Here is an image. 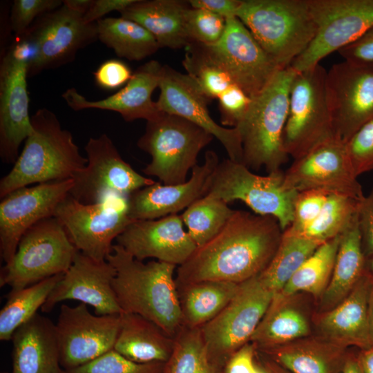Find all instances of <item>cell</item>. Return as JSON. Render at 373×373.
<instances>
[{
    "label": "cell",
    "instance_id": "cell-1",
    "mask_svg": "<svg viewBox=\"0 0 373 373\" xmlns=\"http://www.w3.org/2000/svg\"><path fill=\"white\" fill-rule=\"evenodd\" d=\"M283 233L271 216L234 210L221 231L179 266L177 285L206 280L243 283L267 267Z\"/></svg>",
    "mask_w": 373,
    "mask_h": 373
},
{
    "label": "cell",
    "instance_id": "cell-2",
    "mask_svg": "<svg viewBox=\"0 0 373 373\" xmlns=\"http://www.w3.org/2000/svg\"><path fill=\"white\" fill-rule=\"evenodd\" d=\"M106 260L115 270L113 287L122 312L140 315L175 338L183 326L173 276L176 265L159 260L144 263L117 244Z\"/></svg>",
    "mask_w": 373,
    "mask_h": 373
},
{
    "label": "cell",
    "instance_id": "cell-3",
    "mask_svg": "<svg viewBox=\"0 0 373 373\" xmlns=\"http://www.w3.org/2000/svg\"><path fill=\"white\" fill-rule=\"evenodd\" d=\"M32 131L10 171L0 181V197L32 184L73 179L88 160L71 133L62 128L56 115L38 109L31 117Z\"/></svg>",
    "mask_w": 373,
    "mask_h": 373
},
{
    "label": "cell",
    "instance_id": "cell-4",
    "mask_svg": "<svg viewBox=\"0 0 373 373\" xmlns=\"http://www.w3.org/2000/svg\"><path fill=\"white\" fill-rule=\"evenodd\" d=\"M296 74L291 67L279 70L269 84L251 98L237 128L242 145V164L249 169L280 170L289 156L283 148L291 86Z\"/></svg>",
    "mask_w": 373,
    "mask_h": 373
},
{
    "label": "cell",
    "instance_id": "cell-5",
    "mask_svg": "<svg viewBox=\"0 0 373 373\" xmlns=\"http://www.w3.org/2000/svg\"><path fill=\"white\" fill-rule=\"evenodd\" d=\"M236 16L281 68L290 66L317 32L308 0H242Z\"/></svg>",
    "mask_w": 373,
    "mask_h": 373
},
{
    "label": "cell",
    "instance_id": "cell-6",
    "mask_svg": "<svg viewBox=\"0 0 373 373\" xmlns=\"http://www.w3.org/2000/svg\"><path fill=\"white\" fill-rule=\"evenodd\" d=\"M213 137L189 120L162 112L146 121L145 131L137 141L138 147L151 157L142 172L164 184L183 183L189 170L197 165L200 151Z\"/></svg>",
    "mask_w": 373,
    "mask_h": 373
},
{
    "label": "cell",
    "instance_id": "cell-7",
    "mask_svg": "<svg viewBox=\"0 0 373 373\" xmlns=\"http://www.w3.org/2000/svg\"><path fill=\"white\" fill-rule=\"evenodd\" d=\"M77 251L59 220L44 218L22 236L12 260L1 269L0 287L20 289L64 274Z\"/></svg>",
    "mask_w": 373,
    "mask_h": 373
},
{
    "label": "cell",
    "instance_id": "cell-8",
    "mask_svg": "<svg viewBox=\"0 0 373 373\" xmlns=\"http://www.w3.org/2000/svg\"><path fill=\"white\" fill-rule=\"evenodd\" d=\"M298 193L285 186L281 170L259 175L242 163L225 159L216 168L206 195L227 204L240 200L256 214L275 218L284 231L293 221Z\"/></svg>",
    "mask_w": 373,
    "mask_h": 373
},
{
    "label": "cell",
    "instance_id": "cell-9",
    "mask_svg": "<svg viewBox=\"0 0 373 373\" xmlns=\"http://www.w3.org/2000/svg\"><path fill=\"white\" fill-rule=\"evenodd\" d=\"M326 74L319 64L296 72L292 82L283 148L294 160L334 137L325 96Z\"/></svg>",
    "mask_w": 373,
    "mask_h": 373
},
{
    "label": "cell",
    "instance_id": "cell-10",
    "mask_svg": "<svg viewBox=\"0 0 373 373\" xmlns=\"http://www.w3.org/2000/svg\"><path fill=\"white\" fill-rule=\"evenodd\" d=\"M276 294L261 282L258 275L239 284L227 305L200 327L211 361L229 358L251 340ZM227 364V363H226Z\"/></svg>",
    "mask_w": 373,
    "mask_h": 373
},
{
    "label": "cell",
    "instance_id": "cell-11",
    "mask_svg": "<svg viewBox=\"0 0 373 373\" xmlns=\"http://www.w3.org/2000/svg\"><path fill=\"white\" fill-rule=\"evenodd\" d=\"M53 216L75 248L97 261L106 260L113 240L135 221L128 216L127 198L115 195L96 203L83 204L68 194Z\"/></svg>",
    "mask_w": 373,
    "mask_h": 373
},
{
    "label": "cell",
    "instance_id": "cell-12",
    "mask_svg": "<svg viewBox=\"0 0 373 373\" xmlns=\"http://www.w3.org/2000/svg\"><path fill=\"white\" fill-rule=\"evenodd\" d=\"M30 50L28 77L71 62L77 52L98 39L97 23L64 3L38 18L19 37Z\"/></svg>",
    "mask_w": 373,
    "mask_h": 373
},
{
    "label": "cell",
    "instance_id": "cell-13",
    "mask_svg": "<svg viewBox=\"0 0 373 373\" xmlns=\"http://www.w3.org/2000/svg\"><path fill=\"white\" fill-rule=\"evenodd\" d=\"M308 4L317 32L307 49L292 61L291 67L296 72L319 64L373 26V0H308Z\"/></svg>",
    "mask_w": 373,
    "mask_h": 373
},
{
    "label": "cell",
    "instance_id": "cell-14",
    "mask_svg": "<svg viewBox=\"0 0 373 373\" xmlns=\"http://www.w3.org/2000/svg\"><path fill=\"white\" fill-rule=\"evenodd\" d=\"M325 88L334 137L347 143L373 119V62L345 60L333 65Z\"/></svg>",
    "mask_w": 373,
    "mask_h": 373
},
{
    "label": "cell",
    "instance_id": "cell-15",
    "mask_svg": "<svg viewBox=\"0 0 373 373\" xmlns=\"http://www.w3.org/2000/svg\"><path fill=\"white\" fill-rule=\"evenodd\" d=\"M84 150L88 162L73 178L68 193L81 203H96L111 195L127 198L134 191L155 182L126 162L106 134L90 137Z\"/></svg>",
    "mask_w": 373,
    "mask_h": 373
},
{
    "label": "cell",
    "instance_id": "cell-16",
    "mask_svg": "<svg viewBox=\"0 0 373 373\" xmlns=\"http://www.w3.org/2000/svg\"><path fill=\"white\" fill-rule=\"evenodd\" d=\"M198 44L250 98L258 95L283 69L236 17L227 19L225 31L218 41Z\"/></svg>",
    "mask_w": 373,
    "mask_h": 373
},
{
    "label": "cell",
    "instance_id": "cell-17",
    "mask_svg": "<svg viewBox=\"0 0 373 373\" xmlns=\"http://www.w3.org/2000/svg\"><path fill=\"white\" fill-rule=\"evenodd\" d=\"M120 314L97 315L88 305L62 304L55 324L61 365L66 371L86 364L114 348Z\"/></svg>",
    "mask_w": 373,
    "mask_h": 373
},
{
    "label": "cell",
    "instance_id": "cell-18",
    "mask_svg": "<svg viewBox=\"0 0 373 373\" xmlns=\"http://www.w3.org/2000/svg\"><path fill=\"white\" fill-rule=\"evenodd\" d=\"M285 186L296 192L321 190L361 201L364 195L346 143L332 137L294 160L285 173Z\"/></svg>",
    "mask_w": 373,
    "mask_h": 373
},
{
    "label": "cell",
    "instance_id": "cell-19",
    "mask_svg": "<svg viewBox=\"0 0 373 373\" xmlns=\"http://www.w3.org/2000/svg\"><path fill=\"white\" fill-rule=\"evenodd\" d=\"M27 77V56L14 41L0 64V156L6 164L16 162L21 144L32 131Z\"/></svg>",
    "mask_w": 373,
    "mask_h": 373
},
{
    "label": "cell",
    "instance_id": "cell-20",
    "mask_svg": "<svg viewBox=\"0 0 373 373\" xmlns=\"http://www.w3.org/2000/svg\"><path fill=\"white\" fill-rule=\"evenodd\" d=\"M73 185V179L41 183L18 189L1 198L0 251L5 265L12 260L23 233L39 221L53 216Z\"/></svg>",
    "mask_w": 373,
    "mask_h": 373
},
{
    "label": "cell",
    "instance_id": "cell-21",
    "mask_svg": "<svg viewBox=\"0 0 373 373\" xmlns=\"http://www.w3.org/2000/svg\"><path fill=\"white\" fill-rule=\"evenodd\" d=\"M158 87L160 94L156 103L160 111L181 117L202 128L219 140L229 160L242 163V145L237 128L219 125L212 119L208 110L211 99L187 74L164 65Z\"/></svg>",
    "mask_w": 373,
    "mask_h": 373
},
{
    "label": "cell",
    "instance_id": "cell-22",
    "mask_svg": "<svg viewBox=\"0 0 373 373\" xmlns=\"http://www.w3.org/2000/svg\"><path fill=\"white\" fill-rule=\"evenodd\" d=\"M115 276L106 260L97 261L78 251L41 309L49 312L59 303L75 300L92 306L97 315L122 314L113 287Z\"/></svg>",
    "mask_w": 373,
    "mask_h": 373
},
{
    "label": "cell",
    "instance_id": "cell-23",
    "mask_svg": "<svg viewBox=\"0 0 373 373\" xmlns=\"http://www.w3.org/2000/svg\"><path fill=\"white\" fill-rule=\"evenodd\" d=\"M183 224L177 214L135 220L117 238V244L138 260L153 258L180 266L197 248Z\"/></svg>",
    "mask_w": 373,
    "mask_h": 373
},
{
    "label": "cell",
    "instance_id": "cell-24",
    "mask_svg": "<svg viewBox=\"0 0 373 373\" xmlns=\"http://www.w3.org/2000/svg\"><path fill=\"white\" fill-rule=\"evenodd\" d=\"M213 151H207L202 164L195 166L189 180L173 185L160 182L138 189L127 198V209L133 220H155L176 214L206 195L212 175L219 164Z\"/></svg>",
    "mask_w": 373,
    "mask_h": 373
},
{
    "label": "cell",
    "instance_id": "cell-25",
    "mask_svg": "<svg viewBox=\"0 0 373 373\" xmlns=\"http://www.w3.org/2000/svg\"><path fill=\"white\" fill-rule=\"evenodd\" d=\"M162 66L155 60L145 63L137 68L121 90L100 100H88L74 88L67 89L62 97L74 111L107 110L119 113L127 122L139 119L149 121L162 113L151 97L159 86Z\"/></svg>",
    "mask_w": 373,
    "mask_h": 373
},
{
    "label": "cell",
    "instance_id": "cell-26",
    "mask_svg": "<svg viewBox=\"0 0 373 373\" xmlns=\"http://www.w3.org/2000/svg\"><path fill=\"white\" fill-rule=\"evenodd\" d=\"M11 373H61L55 324L36 314L12 335Z\"/></svg>",
    "mask_w": 373,
    "mask_h": 373
},
{
    "label": "cell",
    "instance_id": "cell-27",
    "mask_svg": "<svg viewBox=\"0 0 373 373\" xmlns=\"http://www.w3.org/2000/svg\"><path fill=\"white\" fill-rule=\"evenodd\" d=\"M372 285L373 277L366 271L348 296L321 318L322 332L336 345L372 347L368 307Z\"/></svg>",
    "mask_w": 373,
    "mask_h": 373
},
{
    "label": "cell",
    "instance_id": "cell-28",
    "mask_svg": "<svg viewBox=\"0 0 373 373\" xmlns=\"http://www.w3.org/2000/svg\"><path fill=\"white\" fill-rule=\"evenodd\" d=\"M189 6L178 0H136L121 11V17L135 21L156 39L160 48L188 47L191 41L185 28Z\"/></svg>",
    "mask_w": 373,
    "mask_h": 373
},
{
    "label": "cell",
    "instance_id": "cell-29",
    "mask_svg": "<svg viewBox=\"0 0 373 373\" xmlns=\"http://www.w3.org/2000/svg\"><path fill=\"white\" fill-rule=\"evenodd\" d=\"M121 322L114 350L139 363H167L175 338L153 322L135 314H120Z\"/></svg>",
    "mask_w": 373,
    "mask_h": 373
},
{
    "label": "cell",
    "instance_id": "cell-30",
    "mask_svg": "<svg viewBox=\"0 0 373 373\" xmlns=\"http://www.w3.org/2000/svg\"><path fill=\"white\" fill-rule=\"evenodd\" d=\"M357 213L341 235L329 282L323 293V304L333 307L352 291L366 273Z\"/></svg>",
    "mask_w": 373,
    "mask_h": 373
},
{
    "label": "cell",
    "instance_id": "cell-31",
    "mask_svg": "<svg viewBox=\"0 0 373 373\" xmlns=\"http://www.w3.org/2000/svg\"><path fill=\"white\" fill-rule=\"evenodd\" d=\"M239 284L206 280L178 285L183 325L201 327L231 301Z\"/></svg>",
    "mask_w": 373,
    "mask_h": 373
},
{
    "label": "cell",
    "instance_id": "cell-32",
    "mask_svg": "<svg viewBox=\"0 0 373 373\" xmlns=\"http://www.w3.org/2000/svg\"><path fill=\"white\" fill-rule=\"evenodd\" d=\"M98 39L119 57L140 61L154 54L160 46L142 26L124 17H106L96 22Z\"/></svg>",
    "mask_w": 373,
    "mask_h": 373
},
{
    "label": "cell",
    "instance_id": "cell-33",
    "mask_svg": "<svg viewBox=\"0 0 373 373\" xmlns=\"http://www.w3.org/2000/svg\"><path fill=\"white\" fill-rule=\"evenodd\" d=\"M64 274L44 279L28 287L12 290L0 311V340L12 339L15 332L41 308Z\"/></svg>",
    "mask_w": 373,
    "mask_h": 373
},
{
    "label": "cell",
    "instance_id": "cell-34",
    "mask_svg": "<svg viewBox=\"0 0 373 373\" xmlns=\"http://www.w3.org/2000/svg\"><path fill=\"white\" fill-rule=\"evenodd\" d=\"M322 244L283 231L278 249L258 276L276 295L279 294L300 265Z\"/></svg>",
    "mask_w": 373,
    "mask_h": 373
},
{
    "label": "cell",
    "instance_id": "cell-35",
    "mask_svg": "<svg viewBox=\"0 0 373 373\" xmlns=\"http://www.w3.org/2000/svg\"><path fill=\"white\" fill-rule=\"evenodd\" d=\"M271 353L290 373H341L346 358L338 348L312 344L284 346Z\"/></svg>",
    "mask_w": 373,
    "mask_h": 373
},
{
    "label": "cell",
    "instance_id": "cell-36",
    "mask_svg": "<svg viewBox=\"0 0 373 373\" xmlns=\"http://www.w3.org/2000/svg\"><path fill=\"white\" fill-rule=\"evenodd\" d=\"M341 235L321 245L300 265L278 294L287 298L299 291L324 293L332 276Z\"/></svg>",
    "mask_w": 373,
    "mask_h": 373
},
{
    "label": "cell",
    "instance_id": "cell-37",
    "mask_svg": "<svg viewBox=\"0 0 373 373\" xmlns=\"http://www.w3.org/2000/svg\"><path fill=\"white\" fill-rule=\"evenodd\" d=\"M308 332L304 315L296 308L281 305L276 295L250 341L270 347L298 339Z\"/></svg>",
    "mask_w": 373,
    "mask_h": 373
},
{
    "label": "cell",
    "instance_id": "cell-38",
    "mask_svg": "<svg viewBox=\"0 0 373 373\" xmlns=\"http://www.w3.org/2000/svg\"><path fill=\"white\" fill-rule=\"evenodd\" d=\"M359 201L345 195H329L318 216L296 233H287L317 242L329 241L345 230L357 213Z\"/></svg>",
    "mask_w": 373,
    "mask_h": 373
},
{
    "label": "cell",
    "instance_id": "cell-39",
    "mask_svg": "<svg viewBox=\"0 0 373 373\" xmlns=\"http://www.w3.org/2000/svg\"><path fill=\"white\" fill-rule=\"evenodd\" d=\"M233 211L223 200L205 195L188 207L181 218L189 235L198 247L221 231Z\"/></svg>",
    "mask_w": 373,
    "mask_h": 373
},
{
    "label": "cell",
    "instance_id": "cell-40",
    "mask_svg": "<svg viewBox=\"0 0 373 373\" xmlns=\"http://www.w3.org/2000/svg\"><path fill=\"white\" fill-rule=\"evenodd\" d=\"M174 338L165 373H220L209 358L200 327L183 325Z\"/></svg>",
    "mask_w": 373,
    "mask_h": 373
},
{
    "label": "cell",
    "instance_id": "cell-41",
    "mask_svg": "<svg viewBox=\"0 0 373 373\" xmlns=\"http://www.w3.org/2000/svg\"><path fill=\"white\" fill-rule=\"evenodd\" d=\"M184 55L182 65L186 74L210 99L218 97L236 84L228 73L213 61L197 43L193 42Z\"/></svg>",
    "mask_w": 373,
    "mask_h": 373
},
{
    "label": "cell",
    "instance_id": "cell-42",
    "mask_svg": "<svg viewBox=\"0 0 373 373\" xmlns=\"http://www.w3.org/2000/svg\"><path fill=\"white\" fill-rule=\"evenodd\" d=\"M166 363H139L123 356L114 349L68 373H165Z\"/></svg>",
    "mask_w": 373,
    "mask_h": 373
},
{
    "label": "cell",
    "instance_id": "cell-43",
    "mask_svg": "<svg viewBox=\"0 0 373 373\" xmlns=\"http://www.w3.org/2000/svg\"><path fill=\"white\" fill-rule=\"evenodd\" d=\"M227 19L202 8L189 7L185 13V28L191 43L210 45L222 37Z\"/></svg>",
    "mask_w": 373,
    "mask_h": 373
},
{
    "label": "cell",
    "instance_id": "cell-44",
    "mask_svg": "<svg viewBox=\"0 0 373 373\" xmlns=\"http://www.w3.org/2000/svg\"><path fill=\"white\" fill-rule=\"evenodd\" d=\"M62 4L61 0H15L10 17L11 30L16 37L23 35L38 18Z\"/></svg>",
    "mask_w": 373,
    "mask_h": 373
},
{
    "label": "cell",
    "instance_id": "cell-45",
    "mask_svg": "<svg viewBox=\"0 0 373 373\" xmlns=\"http://www.w3.org/2000/svg\"><path fill=\"white\" fill-rule=\"evenodd\" d=\"M355 175L373 171V119L358 129L346 143Z\"/></svg>",
    "mask_w": 373,
    "mask_h": 373
},
{
    "label": "cell",
    "instance_id": "cell-46",
    "mask_svg": "<svg viewBox=\"0 0 373 373\" xmlns=\"http://www.w3.org/2000/svg\"><path fill=\"white\" fill-rule=\"evenodd\" d=\"M329 195L321 190L298 192L294 204L293 221L285 230L296 233L308 226L318 216Z\"/></svg>",
    "mask_w": 373,
    "mask_h": 373
},
{
    "label": "cell",
    "instance_id": "cell-47",
    "mask_svg": "<svg viewBox=\"0 0 373 373\" xmlns=\"http://www.w3.org/2000/svg\"><path fill=\"white\" fill-rule=\"evenodd\" d=\"M219 111L222 126L235 128L247 113L251 102L236 84L231 86L219 97Z\"/></svg>",
    "mask_w": 373,
    "mask_h": 373
},
{
    "label": "cell",
    "instance_id": "cell-48",
    "mask_svg": "<svg viewBox=\"0 0 373 373\" xmlns=\"http://www.w3.org/2000/svg\"><path fill=\"white\" fill-rule=\"evenodd\" d=\"M131 68L122 61L111 59L102 63L94 73L96 84L106 90L126 85L132 77Z\"/></svg>",
    "mask_w": 373,
    "mask_h": 373
},
{
    "label": "cell",
    "instance_id": "cell-49",
    "mask_svg": "<svg viewBox=\"0 0 373 373\" xmlns=\"http://www.w3.org/2000/svg\"><path fill=\"white\" fill-rule=\"evenodd\" d=\"M357 216L363 251L367 258L373 254V188L358 202Z\"/></svg>",
    "mask_w": 373,
    "mask_h": 373
},
{
    "label": "cell",
    "instance_id": "cell-50",
    "mask_svg": "<svg viewBox=\"0 0 373 373\" xmlns=\"http://www.w3.org/2000/svg\"><path fill=\"white\" fill-rule=\"evenodd\" d=\"M338 52L347 61L373 62V26L357 40Z\"/></svg>",
    "mask_w": 373,
    "mask_h": 373
},
{
    "label": "cell",
    "instance_id": "cell-51",
    "mask_svg": "<svg viewBox=\"0 0 373 373\" xmlns=\"http://www.w3.org/2000/svg\"><path fill=\"white\" fill-rule=\"evenodd\" d=\"M226 373H262L254 363V348L247 343L238 350L226 364Z\"/></svg>",
    "mask_w": 373,
    "mask_h": 373
},
{
    "label": "cell",
    "instance_id": "cell-52",
    "mask_svg": "<svg viewBox=\"0 0 373 373\" xmlns=\"http://www.w3.org/2000/svg\"><path fill=\"white\" fill-rule=\"evenodd\" d=\"M136 0H93V2L84 15L86 23H95L102 19L105 15L117 10L121 12L133 3Z\"/></svg>",
    "mask_w": 373,
    "mask_h": 373
},
{
    "label": "cell",
    "instance_id": "cell-53",
    "mask_svg": "<svg viewBox=\"0 0 373 373\" xmlns=\"http://www.w3.org/2000/svg\"><path fill=\"white\" fill-rule=\"evenodd\" d=\"M242 1V0H241ZM240 0H190L191 7L207 10L225 19L236 17Z\"/></svg>",
    "mask_w": 373,
    "mask_h": 373
},
{
    "label": "cell",
    "instance_id": "cell-54",
    "mask_svg": "<svg viewBox=\"0 0 373 373\" xmlns=\"http://www.w3.org/2000/svg\"><path fill=\"white\" fill-rule=\"evenodd\" d=\"M358 361L363 373H373V346L361 350L357 354Z\"/></svg>",
    "mask_w": 373,
    "mask_h": 373
},
{
    "label": "cell",
    "instance_id": "cell-55",
    "mask_svg": "<svg viewBox=\"0 0 373 373\" xmlns=\"http://www.w3.org/2000/svg\"><path fill=\"white\" fill-rule=\"evenodd\" d=\"M93 0H64L63 3L70 9L85 15L89 9Z\"/></svg>",
    "mask_w": 373,
    "mask_h": 373
},
{
    "label": "cell",
    "instance_id": "cell-56",
    "mask_svg": "<svg viewBox=\"0 0 373 373\" xmlns=\"http://www.w3.org/2000/svg\"><path fill=\"white\" fill-rule=\"evenodd\" d=\"M341 373H363L359 365L357 355H347Z\"/></svg>",
    "mask_w": 373,
    "mask_h": 373
},
{
    "label": "cell",
    "instance_id": "cell-57",
    "mask_svg": "<svg viewBox=\"0 0 373 373\" xmlns=\"http://www.w3.org/2000/svg\"><path fill=\"white\" fill-rule=\"evenodd\" d=\"M368 320H369V331H370V337L372 344L373 346V285L372 287L370 299H369V307H368Z\"/></svg>",
    "mask_w": 373,
    "mask_h": 373
},
{
    "label": "cell",
    "instance_id": "cell-58",
    "mask_svg": "<svg viewBox=\"0 0 373 373\" xmlns=\"http://www.w3.org/2000/svg\"><path fill=\"white\" fill-rule=\"evenodd\" d=\"M265 370L267 373H290L276 363L269 365Z\"/></svg>",
    "mask_w": 373,
    "mask_h": 373
},
{
    "label": "cell",
    "instance_id": "cell-59",
    "mask_svg": "<svg viewBox=\"0 0 373 373\" xmlns=\"http://www.w3.org/2000/svg\"><path fill=\"white\" fill-rule=\"evenodd\" d=\"M366 270L373 277V254L366 258Z\"/></svg>",
    "mask_w": 373,
    "mask_h": 373
},
{
    "label": "cell",
    "instance_id": "cell-60",
    "mask_svg": "<svg viewBox=\"0 0 373 373\" xmlns=\"http://www.w3.org/2000/svg\"><path fill=\"white\" fill-rule=\"evenodd\" d=\"M262 373H267V371L265 370H263V372Z\"/></svg>",
    "mask_w": 373,
    "mask_h": 373
},
{
    "label": "cell",
    "instance_id": "cell-61",
    "mask_svg": "<svg viewBox=\"0 0 373 373\" xmlns=\"http://www.w3.org/2000/svg\"><path fill=\"white\" fill-rule=\"evenodd\" d=\"M61 373H68L66 370H64Z\"/></svg>",
    "mask_w": 373,
    "mask_h": 373
},
{
    "label": "cell",
    "instance_id": "cell-62",
    "mask_svg": "<svg viewBox=\"0 0 373 373\" xmlns=\"http://www.w3.org/2000/svg\"><path fill=\"white\" fill-rule=\"evenodd\" d=\"M1 373H7V372H1Z\"/></svg>",
    "mask_w": 373,
    "mask_h": 373
}]
</instances>
